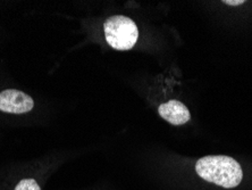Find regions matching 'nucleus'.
Instances as JSON below:
<instances>
[{
  "label": "nucleus",
  "instance_id": "1",
  "mask_svg": "<svg viewBox=\"0 0 252 190\" xmlns=\"http://www.w3.org/2000/svg\"><path fill=\"white\" fill-rule=\"evenodd\" d=\"M200 178L223 188H235L243 178L242 167L234 158L228 156H206L195 164Z\"/></svg>",
  "mask_w": 252,
  "mask_h": 190
},
{
  "label": "nucleus",
  "instance_id": "2",
  "mask_svg": "<svg viewBox=\"0 0 252 190\" xmlns=\"http://www.w3.org/2000/svg\"><path fill=\"white\" fill-rule=\"evenodd\" d=\"M103 32L109 46L117 50H129L139 38L136 24L131 18L116 15L103 23Z\"/></svg>",
  "mask_w": 252,
  "mask_h": 190
},
{
  "label": "nucleus",
  "instance_id": "3",
  "mask_svg": "<svg viewBox=\"0 0 252 190\" xmlns=\"http://www.w3.org/2000/svg\"><path fill=\"white\" fill-rule=\"evenodd\" d=\"M34 102L29 95L16 89H7L0 92V111L10 114H24L31 112Z\"/></svg>",
  "mask_w": 252,
  "mask_h": 190
},
{
  "label": "nucleus",
  "instance_id": "4",
  "mask_svg": "<svg viewBox=\"0 0 252 190\" xmlns=\"http://www.w3.org/2000/svg\"><path fill=\"white\" fill-rule=\"evenodd\" d=\"M158 113L165 121L173 125H183L190 121V111L179 100H169L161 104L158 109Z\"/></svg>",
  "mask_w": 252,
  "mask_h": 190
},
{
  "label": "nucleus",
  "instance_id": "5",
  "mask_svg": "<svg viewBox=\"0 0 252 190\" xmlns=\"http://www.w3.org/2000/svg\"><path fill=\"white\" fill-rule=\"evenodd\" d=\"M15 190H41L34 179H23L18 182Z\"/></svg>",
  "mask_w": 252,
  "mask_h": 190
},
{
  "label": "nucleus",
  "instance_id": "6",
  "mask_svg": "<svg viewBox=\"0 0 252 190\" xmlns=\"http://www.w3.org/2000/svg\"><path fill=\"white\" fill-rule=\"evenodd\" d=\"M226 5H232V6H236V5H241V3H244L243 0H238V1H231V0H227V1H224Z\"/></svg>",
  "mask_w": 252,
  "mask_h": 190
}]
</instances>
